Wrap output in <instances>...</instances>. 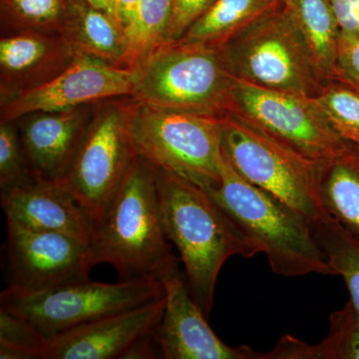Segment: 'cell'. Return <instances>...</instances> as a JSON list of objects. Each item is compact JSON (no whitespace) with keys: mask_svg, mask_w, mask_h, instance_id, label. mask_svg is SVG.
<instances>
[{"mask_svg":"<svg viewBox=\"0 0 359 359\" xmlns=\"http://www.w3.org/2000/svg\"><path fill=\"white\" fill-rule=\"evenodd\" d=\"M90 269L107 264L120 280L178 275L161 212L157 169L136 157L88 243Z\"/></svg>","mask_w":359,"mask_h":359,"instance_id":"6da1fadb","label":"cell"},{"mask_svg":"<svg viewBox=\"0 0 359 359\" xmlns=\"http://www.w3.org/2000/svg\"><path fill=\"white\" fill-rule=\"evenodd\" d=\"M157 176L167 237L178 250L189 292L209 318L224 263L261 250L202 187L163 170L157 169Z\"/></svg>","mask_w":359,"mask_h":359,"instance_id":"7a4b0ae2","label":"cell"},{"mask_svg":"<svg viewBox=\"0 0 359 359\" xmlns=\"http://www.w3.org/2000/svg\"><path fill=\"white\" fill-rule=\"evenodd\" d=\"M200 187L266 255L276 275L287 278L311 273L337 276L308 222L282 201L238 174L224 151L218 183Z\"/></svg>","mask_w":359,"mask_h":359,"instance_id":"3957f363","label":"cell"},{"mask_svg":"<svg viewBox=\"0 0 359 359\" xmlns=\"http://www.w3.org/2000/svg\"><path fill=\"white\" fill-rule=\"evenodd\" d=\"M130 98L161 109L222 117L237 78L224 47L167 42L134 68Z\"/></svg>","mask_w":359,"mask_h":359,"instance_id":"277c9868","label":"cell"},{"mask_svg":"<svg viewBox=\"0 0 359 359\" xmlns=\"http://www.w3.org/2000/svg\"><path fill=\"white\" fill-rule=\"evenodd\" d=\"M222 117L161 109L130 98L127 126L137 157L202 186L219 181Z\"/></svg>","mask_w":359,"mask_h":359,"instance_id":"5b68a950","label":"cell"},{"mask_svg":"<svg viewBox=\"0 0 359 359\" xmlns=\"http://www.w3.org/2000/svg\"><path fill=\"white\" fill-rule=\"evenodd\" d=\"M222 124L224 153L238 174L299 212L311 229L332 217L321 199L320 162L230 113Z\"/></svg>","mask_w":359,"mask_h":359,"instance_id":"8992f818","label":"cell"},{"mask_svg":"<svg viewBox=\"0 0 359 359\" xmlns=\"http://www.w3.org/2000/svg\"><path fill=\"white\" fill-rule=\"evenodd\" d=\"M164 297V283L155 278L116 283L86 278L42 290L7 287L0 294V309L25 321L44 337H50Z\"/></svg>","mask_w":359,"mask_h":359,"instance_id":"52a82bcc","label":"cell"},{"mask_svg":"<svg viewBox=\"0 0 359 359\" xmlns=\"http://www.w3.org/2000/svg\"><path fill=\"white\" fill-rule=\"evenodd\" d=\"M224 50L238 80L313 97L323 86L283 4L231 40Z\"/></svg>","mask_w":359,"mask_h":359,"instance_id":"ba28073f","label":"cell"},{"mask_svg":"<svg viewBox=\"0 0 359 359\" xmlns=\"http://www.w3.org/2000/svg\"><path fill=\"white\" fill-rule=\"evenodd\" d=\"M226 113L318 162L332 159L351 146L335 131L316 97L237 79Z\"/></svg>","mask_w":359,"mask_h":359,"instance_id":"9c48e42d","label":"cell"},{"mask_svg":"<svg viewBox=\"0 0 359 359\" xmlns=\"http://www.w3.org/2000/svg\"><path fill=\"white\" fill-rule=\"evenodd\" d=\"M128 100L92 116L74 160L59 180L94 224L103 218L135 158L127 126Z\"/></svg>","mask_w":359,"mask_h":359,"instance_id":"30bf717a","label":"cell"},{"mask_svg":"<svg viewBox=\"0 0 359 359\" xmlns=\"http://www.w3.org/2000/svg\"><path fill=\"white\" fill-rule=\"evenodd\" d=\"M135 71L77 54L50 81L1 100V121L37 112H57L133 94Z\"/></svg>","mask_w":359,"mask_h":359,"instance_id":"8fae6325","label":"cell"},{"mask_svg":"<svg viewBox=\"0 0 359 359\" xmlns=\"http://www.w3.org/2000/svg\"><path fill=\"white\" fill-rule=\"evenodd\" d=\"M6 228L8 287L42 290L89 278L87 243L11 223Z\"/></svg>","mask_w":359,"mask_h":359,"instance_id":"7c38bea8","label":"cell"},{"mask_svg":"<svg viewBox=\"0 0 359 359\" xmlns=\"http://www.w3.org/2000/svg\"><path fill=\"white\" fill-rule=\"evenodd\" d=\"M164 309L165 297L45 337L40 359H126L137 344L155 334Z\"/></svg>","mask_w":359,"mask_h":359,"instance_id":"4fadbf2b","label":"cell"},{"mask_svg":"<svg viewBox=\"0 0 359 359\" xmlns=\"http://www.w3.org/2000/svg\"><path fill=\"white\" fill-rule=\"evenodd\" d=\"M165 309L155 340L164 359H263L250 346H226L212 332L202 309L193 299L185 276L163 280Z\"/></svg>","mask_w":359,"mask_h":359,"instance_id":"5bb4252c","label":"cell"},{"mask_svg":"<svg viewBox=\"0 0 359 359\" xmlns=\"http://www.w3.org/2000/svg\"><path fill=\"white\" fill-rule=\"evenodd\" d=\"M6 223L32 230L54 231L88 244L94 222L60 181L34 179L1 191Z\"/></svg>","mask_w":359,"mask_h":359,"instance_id":"9a60e30c","label":"cell"},{"mask_svg":"<svg viewBox=\"0 0 359 359\" xmlns=\"http://www.w3.org/2000/svg\"><path fill=\"white\" fill-rule=\"evenodd\" d=\"M87 106L22 117L21 143L35 178L59 181L67 173L91 122Z\"/></svg>","mask_w":359,"mask_h":359,"instance_id":"2e32d148","label":"cell"},{"mask_svg":"<svg viewBox=\"0 0 359 359\" xmlns=\"http://www.w3.org/2000/svg\"><path fill=\"white\" fill-rule=\"evenodd\" d=\"M57 33L18 32L0 39L1 100L50 81L76 57Z\"/></svg>","mask_w":359,"mask_h":359,"instance_id":"e0dca14e","label":"cell"},{"mask_svg":"<svg viewBox=\"0 0 359 359\" xmlns=\"http://www.w3.org/2000/svg\"><path fill=\"white\" fill-rule=\"evenodd\" d=\"M76 52L123 66L127 48L124 29L109 14L84 0H74L62 33Z\"/></svg>","mask_w":359,"mask_h":359,"instance_id":"ac0fdd59","label":"cell"},{"mask_svg":"<svg viewBox=\"0 0 359 359\" xmlns=\"http://www.w3.org/2000/svg\"><path fill=\"white\" fill-rule=\"evenodd\" d=\"M306 48L321 83L332 80L340 30L327 0H282Z\"/></svg>","mask_w":359,"mask_h":359,"instance_id":"d6986e66","label":"cell"},{"mask_svg":"<svg viewBox=\"0 0 359 359\" xmlns=\"http://www.w3.org/2000/svg\"><path fill=\"white\" fill-rule=\"evenodd\" d=\"M320 189L328 214L359 236V153L351 144L341 154L320 162Z\"/></svg>","mask_w":359,"mask_h":359,"instance_id":"ffe728a7","label":"cell"},{"mask_svg":"<svg viewBox=\"0 0 359 359\" xmlns=\"http://www.w3.org/2000/svg\"><path fill=\"white\" fill-rule=\"evenodd\" d=\"M282 0H217L181 39L224 47Z\"/></svg>","mask_w":359,"mask_h":359,"instance_id":"44dd1931","label":"cell"},{"mask_svg":"<svg viewBox=\"0 0 359 359\" xmlns=\"http://www.w3.org/2000/svg\"><path fill=\"white\" fill-rule=\"evenodd\" d=\"M266 358L359 359V316L348 301L330 316L328 334L320 344L313 346L285 335Z\"/></svg>","mask_w":359,"mask_h":359,"instance_id":"7402d4cb","label":"cell"},{"mask_svg":"<svg viewBox=\"0 0 359 359\" xmlns=\"http://www.w3.org/2000/svg\"><path fill=\"white\" fill-rule=\"evenodd\" d=\"M174 0H141L133 22L126 32L123 66L134 69L156 49L169 41Z\"/></svg>","mask_w":359,"mask_h":359,"instance_id":"603a6c76","label":"cell"},{"mask_svg":"<svg viewBox=\"0 0 359 359\" xmlns=\"http://www.w3.org/2000/svg\"><path fill=\"white\" fill-rule=\"evenodd\" d=\"M314 238L335 275L344 278L351 304L359 316V236L330 217L313 228Z\"/></svg>","mask_w":359,"mask_h":359,"instance_id":"cb8c5ba5","label":"cell"},{"mask_svg":"<svg viewBox=\"0 0 359 359\" xmlns=\"http://www.w3.org/2000/svg\"><path fill=\"white\" fill-rule=\"evenodd\" d=\"M74 0H1L6 34L44 32L61 34Z\"/></svg>","mask_w":359,"mask_h":359,"instance_id":"d4e9b609","label":"cell"},{"mask_svg":"<svg viewBox=\"0 0 359 359\" xmlns=\"http://www.w3.org/2000/svg\"><path fill=\"white\" fill-rule=\"evenodd\" d=\"M316 99L339 136L348 143H358L359 92L332 80L323 84Z\"/></svg>","mask_w":359,"mask_h":359,"instance_id":"484cf974","label":"cell"},{"mask_svg":"<svg viewBox=\"0 0 359 359\" xmlns=\"http://www.w3.org/2000/svg\"><path fill=\"white\" fill-rule=\"evenodd\" d=\"M13 121L0 124V188L9 190L29 183L33 176L26 160L20 132Z\"/></svg>","mask_w":359,"mask_h":359,"instance_id":"4316f807","label":"cell"},{"mask_svg":"<svg viewBox=\"0 0 359 359\" xmlns=\"http://www.w3.org/2000/svg\"><path fill=\"white\" fill-rule=\"evenodd\" d=\"M44 339L32 325L0 309V358L40 359Z\"/></svg>","mask_w":359,"mask_h":359,"instance_id":"83f0119b","label":"cell"},{"mask_svg":"<svg viewBox=\"0 0 359 359\" xmlns=\"http://www.w3.org/2000/svg\"><path fill=\"white\" fill-rule=\"evenodd\" d=\"M332 80L359 92V39L340 33Z\"/></svg>","mask_w":359,"mask_h":359,"instance_id":"f1b7e54d","label":"cell"},{"mask_svg":"<svg viewBox=\"0 0 359 359\" xmlns=\"http://www.w3.org/2000/svg\"><path fill=\"white\" fill-rule=\"evenodd\" d=\"M217 0H174L169 41L181 39Z\"/></svg>","mask_w":359,"mask_h":359,"instance_id":"f546056e","label":"cell"},{"mask_svg":"<svg viewBox=\"0 0 359 359\" xmlns=\"http://www.w3.org/2000/svg\"><path fill=\"white\" fill-rule=\"evenodd\" d=\"M340 33L359 39V0H327Z\"/></svg>","mask_w":359,"mask_h":359,"instance_id":"4dcf8cb0","label":"cell"},{"mask_svg":"<svg viewBox=\"0 0 359 359\" xmlns=\"http://www.w3.org/2000/svg\"><path fill=\"white\" fill-rule=\"evenodd\" d=\"M141 0H115L114 18L125 33L133 22Z\"/></svg>","mask_w":359,"mask_h":359,"instance_id":"1f68e13d","label":"cell"},{"mask_svg":"<svg viewBox=\"0 0 359 359\" xmlns=\"http://www.w3.org/2000/svg\"><path fill=\"white\" fill-rule=\"evenodd\" d=\"M89 6H93L94 8L104 11L114 18V7L115 0H84Z\"/></svg>","mask_w":359,"mask_h":359,"instance_id":"d6a6232c","label":"cell"},{"mask_svg":"<svg viewBox=\"0 0 359 359\" xmlns=\"http://www.w3.org/2000/svg\"><path fill=\"white\" fill-rule=\"evenodd\" d=\"M351 145H353V147L355 149V150L358 151V152L359 153V142H358V143L355 144H351Z\"/></svg>","mask_w":359,"mask_h":359,"instance_id":"836d02e7","label":"cell"}]
</instances>
